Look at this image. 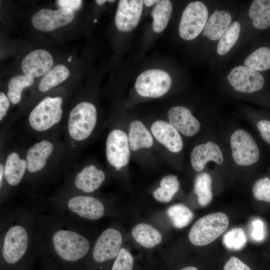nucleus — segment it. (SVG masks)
Returning a JSON list of instances; mask_svg holds the SVG:
<instances>
[{
  "label": "nucleus",
  "mask_w": 270,
  "mask_h": 270,
  "mask_svg": "<svg viewBox=\"0 0 270 270\" xmlns=\"http://www.w3.org/2000/svg\"><path fill=\"white\" fill-rule=\"evenodd\" d=\"M240 32V25L237 21L232 22L222 35L218 42L216 51L218 54H226L236 44Z\"/></svg>",
  "instance_id": "2f4dec72"
},
{
  "label": "nucleus",
  "mask_w": 270,
  "mask_h": 270,
  "mask_svg": "<svg viewBox=\"0 0 270 270\" xmlns=\"http://www.w3.org/2000/svg\"><path fill=\"white\" fill-rule=\"evenodd\" d=\"M53 64L50 54L45 50L38 49L32 51L23 58L21 68L24 75L34 78L44 75Z\"/></svg>",
  "instance_id": "6ab92c4d"
},
{
  "label": "nucleus",
  "mask_w": 270,
  "mask_h": 270,
  "mask_svg": "<svg viewBox=\"0 0 270 270\" xmlns=\"http://www.w3.org/2000/svg\"><path fill=\"white\" fill-rule=\"evenodd\" d=\"M169 123L180 133L187 137L197 134L200 130L199 120L191 111L183 106H176L168 112Z\"/></svg>",
  "instance_id": "a211bd4d"
},
{
  "label": "nucleus",
  "mask_w": 270,
  "mask_h": 270,
  "mask_svg": "<svg viewBox=\"0 0 270 270\" xmlns=\"http://www.w3.org/2000/svg\"><path fill=\"white\" fill-rule=\"evenodd\" d=\"M180 270H198V268L194 266H187L184 268Z\"/></svg>",
  "instance_id": "79ce46f5"
},
{
  "label": "nucleus",
  "mask_w": 270,
  "mask_h": 270,
  "mask_svg": "<svg viewBox=\"0 0 270 270\" xmlns=\"http://www.w3.org/2000/svg\"><path fill=\"white\" fill-rule=\"evenodd\" d=\"M231 20L232 16L228 11L216 10L208 18L202 34L212 40L220 39Z\"/></svg>",
  "instance_id": "412c9836"
},
{
  "label": "nucleus",
  "mask_w": 270,
  "mask_h": 270,
  "mask_svg": "<svg viewBox=\"0 0 270 270\" xmlns=\"http://www.w3.org/2000/svg\"><path fill=\"white\" fill-rule=\"evenodd\" d=\"M34 82V78L26 75H17L11 78L8 83L6 93L11 104L16 105L22 99L24 88L30 86Z\"/></svg>",
  "instance_id": "c85d7f7f"
},
{
  "label": "nucleus",
  "mask_w": 270,
  "mask_h": 270,
  "mask_svg": "<svg viewBox=\"0 0 270 270\" xmlns=\"http://www.w3.org/2000/svg\"><path fill=\"white\" fill-rule=\"evenodd\" d=\"M52 244L56 254L68 262H75L82 258L90 247L88 240L84 236L68 230H57L52 236Z\"/></svg>",
  "instance_id": "39448f33"
},
{
  "label": "nucleus",
  "mask_w": 270,
  "mask_h": 270,
  "mask_svg": "<svg viewBox=\"0 0 270 270\" xmlns=\"http://www.w3.org/2000/svg\"><path fill=\"white\" fill-rule=\"evenodd\" d=\"M70 74L66 66L59 64L54 66L40 79L38 86V91L42 93L48 92L66 80Z\"/></svg>",
  "instance_id": "b1692460"
},
{
  "label": "nucleus",
  "mask_w": 270,
  "mask_h": 270,
  "mask_svg": "<svg viewBox=\"0 0 270 270\" xmlns=\"http://www.w3.org/2000/svg\"><path fill=\"white\" fill-rule=\"evenodd\" d=\"M28 237L26 230L22 226L14 225L6 232L2 246V256L9 264L18 262L26 254Z\"/></svg>",
  "instance_id": "9b49d317"
},
{
  "label": "nucleus",
  "mask_w": 270,
  "mask_h": 270,
  "mask_svg": "<svg viewBox=\"0 0 270 270\" xmlns=\"http://www.w3.org/2000/svg\"><path fill=\"white\" fill-rule=\"evenodd\" d=\"M72 58V56H70L69 57V58H68V61L69 62H70L71 61Z\"/></svg>",
  "instance_id": "c03bdc74"
},
{
  "label": "nucleus",
  "mask_w": 270,
  "mask_h": 270,
  "mask_svg": "<svg viewBox=\"0 0 270 270\" xmlns=\"http://www.w3.org/2000/svg\"><path fill=\"white\" fill-rule=\"evenodd\" d=\"M122 243L120 232L114 228L104 230L98 238L92 250L95 261L102 262L116 257Z\"/></svg>",
  "instance_id": "ddd939ff"
},
{
  "label": "nucleus",
  "mask_w": 270,
  "mask_h": 270,
  "mask_svg": "<svg viewBox=\"0 0 270 270\" xmlns=\"http://www.w3.org/2000/svg\"><path fill=\"white\" fill-rule=\"evenodd\" d=\"M57 2L61 8L70 10L74 11L80 8L82 1L80 0H59L57 1Z\"/></svg>",
  "instance_id": "ea45409f"
},
{
  "label": "nucleus",
  "mask_w": 270,
  "mask_h": 270,
  "mask_svg": "<svg viewBox=\"0 0 270 270\" xmlns=\"http://www.w3.org/2000/svg\"><path fill=\"white\" fill-rule=\"evenodd\" d=\"M74 16V11L70 10L43 8L33 15L32 23L38 30L50 32L69 24Z\"/></svg>",
  "instance_id": "4468645a"
},
{
  "label": "nucleus",
  "mask_w": 270,
  "mask_h": 270,
  "mask_svg": "<svg viewBox=\"0 0 270 270\" xmlns=\"http://www.w3.org/2000/svg\"><path fill=\"white\" fill-rule=\"evenodd\" d=\"M26 178L36 180L72 166L62 133L37 140L26 148Z\"/></svg>",
  "instance_id": "f257e3e1"
},
{
  "label": "nucleus",
  "mask_w": 270,
  "mask_h": 270,
  "mask_svg": "<svg viewBox=\"0 0 270 270\" xmlns=\"http://www.w3.org/2000/svg\"><path fill=\"white\" fill-rule=\"evenodd\" d=\"M171 86L172 78L168 72L160 69H152L140 74L134 87L140 96L156 98L166 94Z\"/></svg>",
  "instance_id": "1a4fd4ad"
},
{
  "label": "nucleus",
  "mask_w": 270,
  "mask_h": 270,
  "mask_svg": "<svg viewBox=\"0 0 270 270\" xmlns=\"http://www.w3.org/2000/svg\"><path fill=\"white\" fill-rule=\"evenodd\" d=\"M210 162L219 165L224 163V154L218 144L208 140L194 148L190 154V163L196 172H202L207 163Z\"/></svg>",
  "instance_id": "f3484780"
},
{
  "label": "nucleus",
  "mask_w": 270,
  "mask_h": 270,
  "mask_svg": "<svg viewBox=\"0 0 270 270\" xmlns=\"http://www.w3.org/2000/svg\"><path fill=\"white\" fill-rule=\"evenodd\" d=\"M96 3L98 5H102L104 4L106 2H108L106 0H96L95 1Z\"/></svg>",
  "instance_id": "37998d69"
},
{
  "label": "nucleus",
  "mask_w": 270,
  "mask_h": 270,
  "mask_svg": "<svg viewBox=\"0 0 270 270\" xmlns=\"http://www.w3.org/2000/svg\"><path fill=\"white\" fill-rule=\"evenodd\" d=\"M151 132L156 139L174 153L183 148V141L180 132L169 122L158 120L152 125Z\"/></svg>",
  "instance_id": "aec40b11"
},
{
  "label": "nucleus",
  "mask_w": 270,
  "mask_h": 270,
  "mask_svg": "<svg viewBox=\"0 0 270 270\" xmlns=\"http://www.w3.org/2000/svg\"><path fill=\"white\" fill-rule=\"evenodd\" d=\"M223 270H252L250 268L236 256H232L225 264Z\"/></svg>",
  "instance_id": "e433bc0d"
},
{
  "label": "nucleus",
  "mask_w": 270,
  "mask_h": 270,
  "mask_svg": "<svg viewBox=\"0 0 270 270\" xmlns=\"http://www.w3.org/2000/svg\"><path fill=\"white\" fill-rule=\"evenodd\" d=\"M160 0H144V3L146 6H150L154 4H158Z\"/></svg>",
  "instance_id": "a19ab883"
},
{
  "label": "nucleus",
  "mask_w": 270,
  "mask_h": 270,
  "mask_svg": "<svg viewBox=\"0 0 270 270\" xmlns=\"http://www.w3.org/2000/svg\"><path fill=\"white\" fill-rule=\"evenodd\" d=\"M256 128L261 138L267 143L270 144V120H262L258 121Z\"/></svg>",
  "instance_id": "4c0bfd02"
},
{
  "label": "nucleus",
  "mask_w": 270,
  "mask_h": 270,
  "mask_svg": "<svg viewBox=\"0 0 270 270\" xmlns=\"http://www.w3.org/2000/svg\"><path fill=\"white\" fill-rule=\"evenodd\" d=\"M133 238L140 245L150 248L158 244L162 240L160 232L152 225L140 223L132 230Z\"/></svg>",
  "instance_id": "5701e85b"
},
{
  "label": "nucleus",
  "mask_w": 270,
  "mask_h": 270,
  "mask_svg": "<svg viewBox=\"0 0 270 270\" xmlns=\"http://www.w3.org/2000/svg\"><path fill=\"white\" fill-rule=\"evenodd\" d=\"M144 0H120L115 16L117 28L122 32L132 30L138 25L142 14Z\"/></svg>",
  "instance_id": "dca6fc26"
},
{
  "label": "nucleus",
  "mask_w": 270,
  "mask_h": 270,
  "mask_svg": "<svg viewBox=\"0 0 270 270\" xmlns=\"http://www.w3.org/2000/svg\"><path fill=\"white\" fill-rule=\"evenodd\" d=\"M208 16V8L202 2H190L182 15L178 28L180 36L186 40L196 38L203 31Z\"/></svg>",
  "instance_id": "0eeeda50"
},
{
  "label": "nucleus",
  "mask_w": 270,
  "mask_h": 270,
  "mask_svg": "<svg viewBox=\"0 0 270 270\" xmlns=\"http://www.w3.org/2000/svg\"><path fill=\"white\" fill-rule=\"evenodd\" d=\"M229 220L222 212L210 214L196 220L190 228L188 238L196 246L208 244L218 238L228 228Z\"/></svg>",
  "instance_id": "20e7f679"
},
{
  "label": "nucleus",
  "mask_w": 270,
  "mask_h": 270,
  "mask_svg": "<svg viewBox=\"0 0 270 270\" xmlns=\"http://www.w3.org/2000/svg\"><path fill=\"white\" fill-rule=\"evenodd\" d=\"M26 148L17 144H10L8 140L0 142V160H2L4 166V184L5 183L9 187L18 186L26 178Z\"/></svg>",
  "instance_id": "7ed1b4c3"
},
{
  "label": "nucleus",
  "mask_w": 270,
  "mask_h": 270,
  "mask_svg": "<svg viewBox=\"0 0 270 270\" xmlns=\"http://www.w3.org/2000/svg\"><path fill=\"white\" fill-rule=\"evenodd\" d=\"M160 187L152 193L154 198L162 202H168L180 188V182L176 176L168 174L164 176L160 182Z\"/></svg>",
  "instance_id": "cd10ccee"
},
{
  "label": "nucleus",
  "mask_w": 270,
  "mask_h": 270,
  "mask_svg": "<svg viewBox=\"0 0 270 270\" xmlns=\"http://www.w3.org/2000/svg\"><path fill=\"white\" fill-rule=\"evenodd\" d=\"M230 144L231 155L236 165L248 166L258 160V146L253 136L246 130L238 128L234 130L230 135Z\"/></svg>",
  "instance_id": "423d86ee"
},
{
  "label": "nucleus",
  "mask_w": 270,
  "mask_h": 270,
  "mask_svg": "<svg viewBox=\"0 0 270 270\" xmlns=\"http://www.w3.org/2000/svg\"><path fill=\"white\" fill-rule=\"evenodd\" d=\"M222 242L227 248L238 250L244 246L246 243V237L242 228H234L224 235Z\"/></svg>",
  "instance_id": "473e14b6"
},
{
  "label": "nucleus",
  "mask_w": 270,
  "mask_h": 270,
  "mask_svg": "<svg viewBox=\"0 0 270 270\" xmlns=\"http://www.w3.org/2000/svg\"><path fill=\"white\" fill-rule=\"evenodd\" d=\"M167 214L174 227L182 228L188 226L194 218L192 212L183 204H178L170 206Z\"/></svg>",
  "instance_id": "7c9ffc66"
},
{
  "label": "nucleus",
  "mask_w": 270,
  "mask_h": 270,
  "mask_svg": "<svg viewBox=\"0 0 270 270\" xmlns=\"http://www.w3.org/2000/svg\"><path fill=\"white\" fill-rule=\"evenodd\" d=\"M10 102L7 94L4 92H0V127L5 123V120L10 107Z\"/></svg>",
  "instance_id": "c9c22d12"
},
{
  "label": "nucleus",
  "mask_w": 270,
  "mask_h": 270,
  "mask_svg": "<svg viewBox=\"0 0 270 270\" xmlns=\"http://www.w3.org/2000/svg\"><path fill=\"white\" fill-rule=\"evenodd\" d=\"M62 96H47L42 98L28 112L23 122L28 134L37 140L62 133L65 114Z\"/></svg>",
  "instance_id": "f03ea898"
},
{
  "label": "nucleus",
  "mask_w": 270,
  "mask_h": 270,
  "mask_svg": "<svg viewBox=\"0 0 270 270\" xmlns=\"http://www.w3.org/2000/svg\"><path fill=\"white\" fill-rule=\"evenodd\" d=\"M94 22H96V20H94Z\"/></svg>",
  "instance_id": "a18cd8bd"
},
{
  "label": "nucleus",
  "mask_w": 270,
  "mask_h": 270,
  "mask_svg": "<svg viewBox=\"0 0 270 270\" xmlns=\"http://www.w3.org/2000/svg\"><path fill=\"white\" fill-rule=\"evenodd\" d=\"M194 192L200 206H206L211 202L212 199V178L208 172H202L196 175L194 182Z\"/></svg>",
  "instance_id": "a878e982"
},
{
  "label": "nucleus",
  "mask_w": 270,
  "mask_h": 270,
  "mask_svg": "<svg viewBox=\"0 0 270 270\" xmlns=\"http://www.w3.org/2000/svg\"><path fill=\"white\" fill-rule=\"evenodd\" d=\"M134 258L130 252L124 248L120 249L111 270H133Z\"/></svg>",
  "instance_id": "f704fd0d"
},
{
  "label": "nucleus",
  "mask_w": 270,
  "mask_h": 270,
  "mask_svg": "<svg viewBox=\"0 0 270 270\" xmlns=\"http://www.w3.org/2000/svg\"><path fill=\"white\" fill-rule=\"evenodd\" d=\"M105 172L93 163L76 165L68 181V186L76 192L90 193L98 190L106 179Z\"/></svg>",
  "instance_id": "6e6552de"
},
{
  "label": "nucleus",
  "mask_w": 270,
  "mask_h": 270,
  "mask_svg": "<svg viewBox=\"0 0 270 270\" xmlns=\"http://www.w3.org/2000/svg\"><path fill=\"white\" fill-rule=\"evenodd\" d=\"M248 15L258 29L270 27V0H255L250 4Z\"/></svg>",
  "instance_id": "393cba45"
},
{
  "label": "nucleus",
  "mask_w": 270,
  "mask_h": 270,
  "mask_svg": "<svg viewBox=\"0 0 270 270\" xmlns=\"http://www.w3.org/2000/svg\"><path fill=\"white\" fill-rule=\"evenodd\" d=\"M244 64L258 72L270 69V48L262 46L256 50L245 59Z\"/></svg>",
  "instance_id": "c756f323"
},
{
  "label": "nucleus",
  "mask_w": 270,
  "mask_h": 270,
  "mask_svg": "<svg viewBox=\"0 0 270 270\" xmlns=\"http://www.w3.org/2000/svg\"><path fill=\"white\" fill-rule=\"evenodd\" d=\"M128 141L130 148L136 151L142 148H150L153 144V138L143 123L138 120L130 124Z\"/></svg>",
  "instance_id": "4be33fe9"
},
{
  "label": "nucleus",
  "mask_w": 270,
  "mask_h": 270,
  "mask_svg": "<svg viewBox=\"0 0 270 270\" xmlns=\"http://www.w3.org/2000/svg\"><path fill=\"white\" fill-rule=\"evenodd\" d=\"M252 193L256 200L270 202V178L264 177L255 182Z\"/></svg>",
  "instance_id": "72a5a7b5"
},
{
  "label": "nucleus",
  "mask_w": 270,
  "mask_h": 270,
  "mask_svg": "<svg viewBox=\"0 0 270 270\" xmlns=\"http://www.w3.org/2000/svg\"><path fill=\"white\" fill-rule=\"evenodd\" d=\"M67 206L72 212L88 220L100 219L104 213L102 202L90 196L78 194L72 196L67 201Z\"/></svg>",
  "instance_id": "2eb2a0df"
},
{
  "label": "nucleus",
  "mask_w": 270,
  "mask_h": 270,
  "mask_svg": "<svg viewBox=\"0 0 270 270\" xmlns=\"http://www.w3.org/2000/svg\"><path fill=\"white\" fill-rule=\"evenodd\" d=\"M126 134L119 129L108 133L106 142V156L108 163L116 170L126 165L130 160V150Z\"/></svg>",
  "instance_id": "9d476101"
},
{
  "label": "nucleus",
  "mask_w": 270,
  "mask_h": 270,
  "mask_svg": "<svg viewBox=\"0 0 270 270\" xmlns=\"http://www.w3.org/2000/svg\"><path fill=\"white\" fill-rule=\"evenodd\" d=\"M172 6L168 0H160L153 8L152 16L153 18L152 29L160 33L166 28L172 16Z\"/></svg>",
  "instance_id": "bb28decb"
},
{
  "label": "nucleus",
  "mask_w": 270,
  "mask_h": 270,
  "mask_svg": "<svg viewBox=\"0 0 270 270\" xmlns=\"http://www.w3.org/2000/svg\"><path fill=\"white\" fill-rule=\"evenodd\" d=\"M253 230L252 233V237L256 240L260 241L264 238V224L260 220H256L252 223Z\"/></svg>",
  "instance_id": "58836bf2"
},
{
  "label": "nucleus",
  "mask_w": 270,
  "mask_h": 270,
  "mask_svg": "<svg viewBox=\"0 0 270 270\" xmlns=\"http://www.w3.org/2000/svg\"><path fill=\"white\" fill-rule=\"evenodd\" d=\"M227 79L235 91L242 93L257 92L264 84V78L258 72L246 66H237L232 68Z\"/></svg>",
  "instance_id": "f8f14e48"
}]
</instances>
